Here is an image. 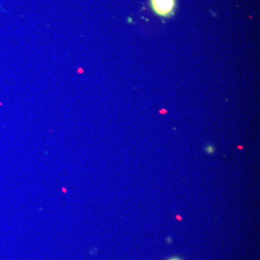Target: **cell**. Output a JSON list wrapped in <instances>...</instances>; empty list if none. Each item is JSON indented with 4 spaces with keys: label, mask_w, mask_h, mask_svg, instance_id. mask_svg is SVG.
Listing matches in <instances>:
<instances>
[{
    "label": "cell",
    "mask_w": 260,
    "mask_h": 260,
    "mask_svg": "<svg viewBox=\"0 0 260 260\" xmlns=\"http://www.w3.org/2000/svg\"><path fill=\"white\" fill-rule=\"evenodd\" d=\"M154 14L162 18H170L175 15L177 0H149Z\"/></svg>",
    "instance_id": "obj_1"
},
{
    "label": "cell",
    "mask_w": 260,
    "mask_h": 260,
    "mask_svg": "<svg viewBox=\"0 0 260 260\" xmlns=\"http://www.w3.org/2000/svg\"><path fill=\"white\" fill-rule=\"evenodd\" d=\"M205 150H206L207 153L213 154L214 153V148L213 145H208V146L205 148Z\"/></svg>",
    "instance_id": "obj_2"
},
{
    "label": "cell",
    "mask_w": 260,
    "mask_h": 260,
    "mask_svg": "<svg viewBox=\"0 0 260 260\" xmlns=\"http://www.w3.org/2000/svg\"><path fill=\"white\" fill-rule=\"evenodd\" d=\"M171 260H179V259H171Z\"/></svg>",
    "instance_id": "obj_3"
}]
</instances>
